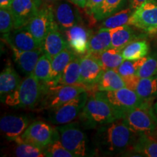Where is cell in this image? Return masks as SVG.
Wrapping results in <instances>:
<instances>
[{
  "label": "cell",
  "mask_w": 157,
  "mask_h": 157,
  "mask_svg": "<svg viewBox=\"0 0 157 157\" xmlns=\"http://www.w3.org/2000/svg\"><path fill=\"white\" fill-rule=\"evenodd\" d=\"M13 0H0V8L10 9Z\"/></svg>",
  "instance_id": "obj_41"
},
{
  "label": "cell",
  "mask_w": 157,
  "mask_h": 157,
  "mask_svg": "<svg viewBox=\"0 0 157 157\" xmlns=\"http://www.w3.org/2000/svg\"><path fill=\"white\" fill-rule=\"evenodd\" d=\"M146 58V56L136 60H124L122 63L115 70L123 78L135 75L141 65L144 63Z\"/></svg>",
  "instance_id": "obj_34"
},
{
  "label": "cell",
  "mask_w": 157,
  "mask_h": 157,
  "mask_svg": "<svg viewBox=\"0 0 157 157\" xmlns=\"http://www.w3.org/2000/svg\"><path fill=\"white\" fill-rule=\"evenodd\" d=\"M109 48H111V35L110 29H100L97 34L90 37L88 52L98 53Z\"/></svg>",
  "instance_id": "obj_28"
},
{
  "label": "cell",
  "mask_w": 157,
  "mask_h": 157,
  "mask_svg": "<svg viewBox=\"0 0 157 157\" xmlns=\"http://www.w3.org/2000/svg\"><path fill=\"white\" fill-rule=\"evenodd\" d=\"M95 94L109 102L122 114V117L129 110L149 103L143 101L136 92L127 87L113 91H96Z\"/></svg>",
  "instance_id": "obj_7"
},
{
  "label": "cell",
  "mask_w": 157,
  "mask_h": 157,
  "mask_svg": "<svg viewBox=\"0 0 157 157\" xmlns=\"http://www.w3.org/2000/svg\"><path fill=\"white\" fill-rule=\"evenodd\" d=\"M14 29V22L10 9L0 8V32L7 35Z\"/></svg>",
  "instance_id": "obj_37"
},
{
  "label": "cell",
  "mask_w": 157,
  "mask_h": 157,
  "mask_svg": "<svg viewBox=\"0 0 157 157\" xmlns=\"http://www.w3.org/2000/svg\"><path fill=\"white\" fill-rule=\"evenodd\" d=\"M70 48L76 55L84 56L89 51V41L91 34L85 27L79 23L64 31Z\"/></svg>",
  "instance_id": "obj_17"
},
{
  "label": "cell",
  "mask_w": 157,
  "mask_h": 157,
  "mask_svg": "<svg viewBox=\"0 0 157 157\" xmlns=\"http://www.w3.org/2000/svg\"><path fill=\"white\" fill-rule=\"evenodd\" d=\"M111 35V48L122 50L127 44L138 39L130 25H124L110 29Z\"/></svg>",
  "instance_id": "obj_22"
},
{
  "label": "cell",
  "mask_w": 157,
  "mask_h": 157,
  "mask_svg": "<svg viewBox=\"0 0 157 157\" xmlns=\"http://www.w3.org/2000/svg\"><path fill=\"white\" fill-rule=\"evenodd\" d=\"M11 48L28 51L42 48V43L39 42L25 26L13 29L7 35L3 36Z\"/></svg>",
  "instance_id": "obj_15"
},
{
  "label": "cell",
  "mask_w": 157,
  "mask_h": 157,
  "mask_svg": "<svg viewBox=\"0 0 157 157\" xmlns=\"http://www.w3.org/2000/svg\"><path fill=\"white\" fill-rule=\"evenodd\" d=\"M46 156L50 157H74L73 154L63 146L59 136L44 149Z\"/></svg>",
  "instance_id": "obj_36"
},
{
  "label": "cell",
  "mask_w": 157,
  "mask_h": 157,
  "mask_svg": "<svg viewBox=\"0 0 157 157\" xmlns=\"http://www.w3.org/2000/svg\"><path fill=\"white\" fill-rule=\"evenodd\" d=\"M42 5V0H13L10 10L14 29L21 28L28 24Z\"/></svg>",
  "instance_id": "obj_12"
},
{
  "label": "cell",
  "mask_w": 157,
  "mask_h": 157,
  "mask_svg": "<svg viewBox=\"0 0 157 157\" xmlns=\"http://www.w3.org/2000/svg\"><path fill=\"white\" fill-rule=\"evenodd\" d=\"M128 0H103L93 14V18L97 21H103L106 17L123 10Z\"/></svg>",
  "instance_id": "obj_29"
},
{
  "label": "cell",
  "mask_w": 157,
  "mask_h": 157,
  "mask_svg": "<svg viewBox=\"0 0 157 157\" xmlns=\"http://www.w3.org/2000/svg\"><path fill=\"white\" fill-rule=\"evenodd\" d=\"M103 0H87L85 9L89 15H93L96 10L98 8Z\"/></svg>",
  "instance_id": "obj_38"
},
{
  "label": "cell",
  "mask_w": 157,
  "mask_h": 157,
  "mask_svg": "<svg viewBox=\"0 0 157 157\" xmlns=\"http://www.w3.org/2000/svg\"><path fill=\"white\" fill-rule=\"evenodd\" d=\"M44 87V84L31 74L22 80L18 87L6 96L2 102L10 106L34 108L42 98Z\"/></svg>",
  "instance_id": "obj_3"
},
{
  "label": "cell",
  "mask_w": 157,
  "mask_h": 157,
  "mask_svg": "<svg viewBox=\"0 0 157 157\" xmlns=\"http://www.w3.org/2000/svg\"><path fill=\"white\" fill-rule=\"evenodd\" d=\"M67 1L59 0L53 5V13L55 21L58 24L60 31L74 26L79 23L81 21L78 9Z\"/></svg>",
  "instance_id": "obj_14"
},
{
  "label": "cell",
  "mask_w": 157,
  "mask_h": 157,
  "mask_svg": "<svg viewBox=\"0 0 157 157\" xmlns=\"http://www.w3.org/2000/svg\"><path fill=\"white\" fill-rule=\"evenodd\" d=\"M80 71L82 84L88 90L95 87L105 70L95 56L88 52L81 57Z\"/></svg>",
  "instance_id": "obj_13"
},
{
  "label": "cell",
  "mask_w": 157,
  "mask_h": 157,
  "mask_svg": "<svg viewBox=\"0 0 157 157\" xmlns=\"http://www.w3.org/2000/svg\"><path fill=\"white\" fill-rule=\"evenodd\" d=\"M70 2L76 7H80V8H85L87 0H70Z\"/></svg>",
  "instance_id": "obj_40"
},
{
  "label": "cell",
  "mask_w": 157,
  "mask_h": 157,
  "mask_svg": "<svg viewBox=\"0 0 157 157\" xmlns=\"http://www.w3.org/2000/svg\"><path fill=\"white\" fill-rule=\"evenodd\" d=\"M99 60L104 70L117 69L124 60L122 50L116 48H109L98 53H92Z\"/></svg>",
  "instance_id": "obj_26"
},
{
  "label": "cell",
  "mask_w": 157,
  "mask_h": 157,
  "mask_svg": "<svg viewBox=\"0 0 157 157\" xmlns=\"http://www.w3.org/2000/svg\"><path fill=\"white\" fill-rule=\"evenodd\" d=\"M132 148L142 156L157 157V139L152 134H139Z\"/></svg>",
  "instance_id": "obj_24"
},
{
  "label": "cell",
  "mask_w": 157,
  "mask_h": 157,
  "mask_svg": "<svg viewBox=\"0 0 157 157\" xmlns=\"http://www.w3.org/2000/svg\"><path fill=\"white\" fill-rule=\"evenodd\" d=\"M152 109H153V112H154L155 119L157 121V101L152 106Z\"/></svg>",
  "instance_id": "obj_43"
},
{
  "label": "cell",
  "mask_w": 157,
  "mask_h": 157,
  "mask_svg": "<svg viewBox=\"0 0 157 157\" xmlns=\"http://www.w3.org/2000/svg\"><path fill=\"white\" fill-rule=\"evenodd\" d=\"M32 74L41 82L49 83L52 74V58L44 52L39 58Z\"/></svg>",
  "instance_id": "obj_32"
},
{
  "label": "cell",
  "mask_w": 157,
  "mask_h": 157,
  "mask_svg": "<svg viewBox=\"0 0 157 157\" xmlns=\"http://www.w3.org/2000/svg\"><path fill=\"white\" fill-rule=\"evenodd\" d=\"M17 146L15 148V156L18 157H43L46 156L44 150L31 145L30 143H25L21 140L17 139L15 141Z\"/></svg>",
  "instance_id": "obj_33"
},
{
  "label": "cell",
  "mask_w": 157,
  "mask_h": 157,
  "mask_svg": "<svg viewBox=\"0 0 157 157\" xmlns=\"http://www.w3.org/2000/svg\"><path fill=\"white\" fill-rule=\"evenodd\" d=\"M59 136L56 128L43 121H34L29 125L21 140L44 150Z\"/></svg>",
  "instance_id": "obj_9"
},
{
  "label": "cell",
  "mask_w": 157,
  "mask_h": 157,
  "mask_svg": "<svg viewBox=\"0 0 157 157\" xmlns=\"http://www.w3.org/2000/svg\"><path fill=\"white\" fill-rule=\"evenodd\" d=\"M76 56L75 52L69 48H66L60 53L52 58V74L50 85H56L61 77L65 68Z\"/></svg>",
  "instance_id": "obj_20"
},
{
  "label": "cell",
  "mask_w": 157,
  "mask_h": 157,
  "mask_svg": "<svg viewBox=\"0 0 157 157\" xmlns=\"http://www.w3.org/2000/svg\"><path fill=\"white\" fill-rule=\"evenodd\" d=\"M129 25L148 34L157 32V0H148L135 9Z\"/></svg>",
  "instance_id": "obj_10"
},
{
  "label": "cell",
  "mask_w": 157,
  "mask_h": 157,
  "mask_svg": "<svg viewBox=\"0 0 157 157\" xmlns=\"http://www.w3.org/2000/svg\"><path fill=\"white\" fill-rule=\"evenodd\" d=\"M146 1H148V0H128L129 7L134 10Z\"/></svg>",
  "instance_id": "obj_39"
},
{
  "label": "cell",
  "mask_w": 157,
  "mask_h": 157,
  "mask_svg": "<svg viewBox=\"0 0 157 157\" xmlns=\"http://www.w3.org/2000/svg\"><path fill=\"white\" fill-rule=\"evenodd\" d=\"M44 91L39 108L42 110H52L67 103L84 91L87 88L80 85H50L44 83Z\"/></svg>",
  "instance_id": "obj_4"
},
{
  "label": "cell",
  "mask_w": 157,
  "mask_h": 157,
  "mask_svg": "<svg viewBox=\"0 0 157 157\" xmlns=\"http://www.w3.org/2000/svg\"><path fill=\"white\" fill-rule=\"evenodd\" d=\"M137 134L132 132L122 118L98 127L93 140L96 148L105 155H116L132 147Z\"/></svg>",
  "instance_id": "obj_1"
},
{
  "label": "cell",
  "mask_w": 157,
  "mask_h": 157,
  "mask_svg": "<svg viewBox=\"0 0 157 157\" xmlns=\"http://www.w3.org/2000/svg\"><path fill=\"white\" fill-rule=\"evenodd\" d=\"M135 91L144 101L151 102L157 98V75L140 78Z\"/></svg>",
  "instance_id": "obj_27"
},
{
  "label": "cell",
  "mask_w": 157,
  "mask_h": 157,
  "mask_svg": "<svg viewBox=\"0 0 157 157\" xmlns=\"http://www.w3.org/2000/svg\"><path fill=\"white\" fill-rule=\"evenodd\" d=\"M149 51V44L146 40H136L130 42L122 50L124 60H136L144 58Z\"/></svg>",
  "instance_id": "obj_30"
},
{
  "label": "cell",
  "mask_w": 157,
  "mask_h": 157,
  "mask_svg": "<svg viewBox=\"0 0 157 157\" xmlns=\"http://www.w3.org/2000/svg\"><path fill=\"white\" fill-rule=\"evenodd\" d=\"M59 139L74 157H82L87 155V137L82 130L78 124L70 122L66 124L58 125L56 127Z\"/></svg>",
  "instance_id": "obj_6"
},
{
  "label": "cell",
  "mask_w": 157,
  "mask_h": 157,
  "mask_svg": "<svg viewBox=\"0 0 157 157\" xmlns=\"http://www.w3.org/2000/svg\"><path fill=\"white\" fill-rule=\"evenodd\" d=\"M133 12H134V10L131 8L130 7L117 12L113 15L104 19L100 29H111L121 26V25H129V20Z\"/></svg>",
  "instance_id": "obj_31"
},
{
  "label": "cell",
  "mask_w": 157,
  "mask_h": 157,
  "mask_svg": "<svg viewBox=\"0 0 157 157\" xmlns=\"http://www.w3.org/2000/svg\"><path fill=\"white\" fill-rule=\"evenodd\" d=\"M122 119L127 126L137 135L153 134L157 129V121L151 103L126 111Z\"/></svg>",
  "instance_id": "obj_5"
},
{
  "label": "cell",
  "mask_w": 157,
  "mask_h": 157,
  "mask_svg": "<svg viewBox=\"0 0 157 157\" xmlns=\"http://www.w3.org/2000/svg\"><path fill=\"white\" fill-rule=\"evenodd\" d=\"M60 31L57 23L55 22L42 42L43 51L52 58L66 48H69L67 40Z\"/></svg>",
  "instance_id": "obj_18"
},
{
  "label": "cell",
  "mask_w": 157,
  "mask_h": 157,
  "mask_svg": "<svg viewBox=\"0 0 157 157\" xmlns=\"http://www.w3.org/2000/svg\"><path fill=\"white\" fill-rule=\"evenodd\" d=\"M59 0H42V2L44 5H53L54 4H56L57 2Z\"/></svg>",
  "instance_id": "obj_42"
},
{
  "label": "cell",
  "mask_w": 157,
  "mask_h": 157,
  "mask_svg": "<svg viewBox=\"0 0 157 157\" xmlns=\"http://www.w3.org/2000/svg\"><path fill=\"white\" fill-rule=\"evenodd\" d=\"M29 124V119L25 116L5 115L0 120V130L7 140L15 141L21 137Z\"/></svg>",
  "instance_id": "obj_16"
},
{
  "label": "cell",
  "mask_w": 157,
  "mask_h": 157,
  "mask_svg": "<svg viewBox=\"0 0 157 157\" xmlns=\"http://www.w3.org/2000/svg\"><path fill=\"white\" fill-rule=\"evenodd\" d=\"M81 119L90 128H96L122 118V114L103 98L95 93L89 96Z\"/></svg>",
  "instance_id": "obj_2"
},
{
  "label": "cell",
  "mask_w": 157,
  "mask_h": 157,
  "mask_svg": "<svg viewBox=\"0 0 157 157\" xmlns=\"http://www.w3.org/2000/svg\"><path fill=\"white\" fill-rule=\"evenodd\" d=\"M55 22L53 5L44 4L25 26L39 42L42 43Z\"/></svg>",
  "instance_id": "obj_11"
},
{
  "label": "cell",
  "mask_w": 157,
  "mask_h": 157,
  "mask_svg": "<svg viewBox=\"0 0 157 157\" xmlns=\"http://www.w3.org/2000/svg\"><path fill=\"white\" fill-rule=\"evenodd\" d=\"M126 87L123 78L115 69L105 70L94 89L96 91H113Z\"/></svg>",
  "instance_id": "obj_23"
},
{
  "label": "cell",
  "mask_w": 157,
  "mask_h": 157,
  "mask_svg": "<svg viewBox=\"0 0 157 157\" xmlns=\"http://www.w3.org/2000/svg\"><path fill=\"white\" fill-rule=\"evenodd\" d=\"M137 76L140 78H147L157 75V58L146 57V60L137 71Z\"/></svg>",
  "instance_id": "obj_35"
},
{
  "label": "cell",
  "mask_w": 157,
  "mask_h": 157,
  "mask_svg": "<svg viewBox=\"0 0 157 157\" xmlns=\"http://www.w3.org/2000/svg\"><path fill=\"white\" fill-rule=\"evenodd\" d=\"M89 98L87 91H84L67 103L50 110V121L55 125H63L72 122L81 114Z\"/></svg>",
  "instance_id": "obj_8"
},
{
  "label": "cell",
  "mask_w": 157,
  "mask_h": 157,
  "mask_svg": "<svg viewBox=\"0 0 157 157\" xmlns=\"http://www.w3.org/2000/svg\"><path fill=\"white\" fill-rule=\"evenodd\" d=\"M16 64L25 75L29 76L34 71L39 58L44 53L42 48L34 50L23 51L11 48Z\"/></svg>",
  "instance_id": "obj_19"
},
{
  "label": "cell",
  "mask_w": 157,
  "mask_h": 157,
  "mask_svg": "<svg viewBox=\"0 0 157 157\" xmlns=\"http://www.w3.org/2000/svg\"><path fill=\"white\" fill-rule=\"evenodd\" d=\"M20 76L13 66L10 63L5 66L0 74V95L1 101L13 92L21 83Z\"/></svg>",
  "instance_id": "obj_21"
},
{
  "label": "cell",
  "mask_w": 157,
  "mask_h": 157,
  "mask_svg": "<svg viewBox=\"0 0 157 157\" xmlns=\"http://www.w3.org/2000/svg\"><path fill=\"white\" fill-rule=\"evenodd\" d=\"M80 59H81V57L76 56L74 57L73 60L65 68L63 73L61 77L60 78L57 84L83 86L81 80Z\"/></svg>",
  "instance_id": "obj_25"
}]
</instances>
